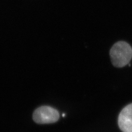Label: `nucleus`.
Instances as JSON below:
<instances>
[{"mask_svg": "<svg viewBox=\"0 0 132 132\" xmlns=\"http://www.w3.org/2000/svg\"><path fill=\"white\" fill-rule=\"evenodd\" d=\"M110 55L114 66L121 68L129 63L132 58V48L125 41H119L111 48Z\"/></svg>", "mask_w": 132, "mask_h": 132, "instance_id": "1", "label": "nucleus"}, {"mask_svg": "<svg viewBox=\"0 0 132 132\" xmlns=\"http://www.w3.org/2000/svg\"><path fill=\"white\" fill-rule=\"evenodd\" d=\"M33 119L39 124H48L56 122L59 119L58 111L50 106H43L37 109L33 113Z\"/></svg>", "mask_w": 132, "mask_h": 132, "instance_id": "2", "label": "nucleus"}, {"mask_svg": "<svg viewBox=\"0 0 132 132\" xmlns=\"http://www.w3.org/2000/svg\"><path fill=\"white\" fill-rule=\"evenodd\" d=\"M118 123L119 128L123 132H132V103L121 111Z\"/></svg>", "mask_w": 132, "mask_h": 132, "instance_id": "3", "label": "nucleus"}, {"mask_svg": "<svg viewBox=\"0 0 132 132\" xmlns=\"http://www.w3.org/2000/svg\"><path fill=\"white\" fill-rule=\"evenodd\" d=\"M62 116H63V117H64V116H65V114H64V113H63V114H62Z\"/></svg>", "mask_w": 132, "mask_h": 132, "instance_id": "4", "label": "nucleus"}]
</instances>
